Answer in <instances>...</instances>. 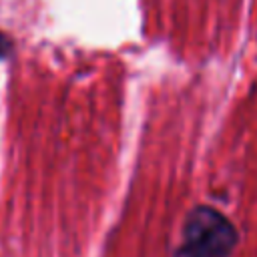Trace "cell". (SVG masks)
I'll list each match as a JSON object with an SVG mask.
<instances>
[{
    "instance_id": "obj_1",
    "label": "cell",
    "mask_w": 257,
    "mask_h": 257,
    "mask_svg": "<svg viewBox=\"0 0 257 257\" xmlns=\"http://www.w3.org/2000/svg\"><path fill=\"white\" fill-rule=\"evenodd\" d=\"M239 243L237 227L215 207L195 205L185 223L173 257H231Z\"/></svg>"
},
{
    "instance_id": "obj_2",
    "label": "cell",
    "mask_w": 257,
    "mask_h": 257,
    "mask_svg": "<svg viewBox=\"0 0 257 257\" xmlns=\"http://www.w3.org/2000/svg\"><path fill=\"white\" fill-rule=\"evenodd\" d=\"M6 50V42H4V38H0V54Z\"/></svg>"
}]
</instances>
